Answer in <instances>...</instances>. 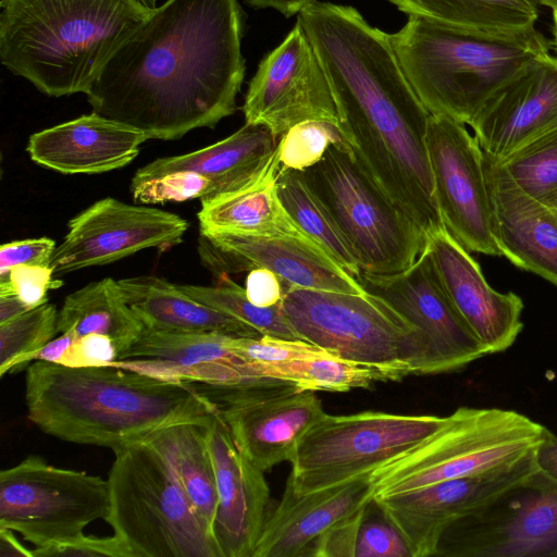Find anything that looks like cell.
Wrapping results in <instances>:
<instances>
[{
  "label": "cell",
  "mask_w": 557,
  "mask_h": 557,
  "mask_svg": "<svg viewBox=\"0 0 557 557\" xmlns=\"http://www.w3.org/2000/svg\"><path fill=\"white\" fill-rule=\"evenodd\" d=\"M534 1L550 8L553 11H557V0H534Z\"/></svg>",
  "instance_id": "cell-52"
},
{
  "label": "cell",
  "mask_w": 557,
  "mask_h": 557,
  "mask_svg": "<svg viewBox=\"0 0 557 557\" xmlns=\"http://www.w3.org/2000/svg\"><path fill=\"white\" fill-rule=\"evenodd\" d=\"M354 557H412L406 539L373 497L363 509Z\"/></svg>",
  "instance_id": "cell-38"
},
{
  "label": "cell",
  "mask_w": 557,
  "mask_h": 557,
  "mask_svg": "<svg viewBox=\"0 0 557 557\" xmlns=\"http://www.w3.org/2000/svg\"><path fill=\"white\" fill-rule=\"evenodd\" d=\"M535 457L539 469L557 481V435L548 429L536 448Z\"/></svg>",
  "instance_id": "cell-47"
},
{
  "label": "cell",
  "mask_w": 557,
  "mask_h": 557,
  "mask_svg": "<svg viewBox=\"0 0 557 557\" xmlns=\"http://www.w3.org/2000/svg\"><path fill=\"white\" fill-rule=\"evenodd\" d=\"M117 360V350L109 337L88 334L75 338L59 363L67 367H90L110 364Z\"/></svg>",
  "instance_id": "cell-45"
},
{
  "label": "cell",
  "mask_w": 557,
  "mask_h": 557,
  "mask_svg": "<svg viewBox=\"0 0 557 557\" xmlns=\"http://www.w3.org/2000/svg\"><path fill=\"white\" fill-rule=\"evenodd\" d=\"M546 430L515 410L459 407L417 447L371 472L373 497L509 465L536 450Z\"/></svg>",
  "instance_id": "cell-8"
},
{
  "label": "cell",
  "mask_w": 557,
  "mask_h": 557,
  "mask_svg": "<svg viewBox=\"0 0 557 557\" xmlns=\"http://www.w3.org/2000/svg\"><path fill=\"white\" fill-rule=\"evenodd\" d=\"M75 336L71 332L61 333V335L47 343L40 350L35 352L30 361L42 360L48 362L59 363L63 355L72 346L75 341Z\"/></svg>",
  "instance_id": "cell-48"
},
{
  "label": "cell",
  "mask_w": 557,
  "mask_h": 557,
  "mask_svg": "<svg viewBox=\"0 0 557 557\" xmlns=\"http://www.w3.org/2000/svg\"><path fill=\"white\" fill-rule=\"evenodd\" d=\"M58 317L55 306L46 302L0 324L1 377L25 369L32 356L54 337Z\"/></svg>",
  "instance_id": "cell-36"
},
{
  "label": "cell",
  "mask_w": 557,
  "mask_h": 557,
  "mask_svg": "<svg viewBox=\"0 0 557 557\" xmlns=\"http://www.w3.org/2000/svg\"><path fill=\"white\" fill-rule=\"evenodd\" d=\"M187 228V221L174 213L107 197L69 222L50 268L54 276L63 275L109 264L147 248H168L180 244Z\"/></svg>",
  "instance_id": "cell-17"
},
{
  "label": "cell",
  "mask_w": 557,
  "mask_h": 557,
  "mask_svg": "<svg viewBox=\"0 0 557 557\" xmlns=\"http://www.w3.org/2000/svg\"><path fill=\"white\" fill-rule=\"evenodd\" d=\"M408 15L495 30L533 27L539 17L534 0H387Z\"/></svg>",
  "instance_id": "cell-31"
},
{
  "label": "cell",
  "mask_w": 557,
  "mask_h": 557,
  "mask_svg": "<svg viewBox=\"0 0 557 557\" xmlns=\"http://www.w3.org/2000/svg\"><path fill=\"white\" fill-rule=\"evenodd\" d=\"M55 242L48 237L13 240L0 247V283L10 281L9 273L16 265L50 267Z\"/></svg>",
  "instance_id": "cell-43"
},
{
  "label": "cell",
  "mask_w": 557,
  "mask_h": 557,
  "mask_svg": "<svg viewBox=\"0 0 557 557\" xmlns=\"http://www.w3.org/2000/svg\"><path fill=\"white\" fill-rule=\"evenodd\" d=\"M370 474L302 495L286 484L282 499L265 518L252 557L309 556L321 535L373 497Z\"/></svg>",
  "instance_id": "cell-23"
},
{
  "label": "cell",
  "mask_w": 557,
  "mask_h": 557,
  "mask_svg": "<svg viewBox=\"0 0 557 557\" xmlns=\"http://www.w3.org/2000/svg\"><path fill=\"white\" fill-rule=\"evenodd\" d=\"M535 453L480 473L375 499L406 539L412 557L436 556L441 537L451 523L539 468Z\"/></svg>",
  "instance_id": "cell-19"
},
{
  "label": "cell",
  "mask_w": 557,
  "mask_h": 557,
  "mask_svg": "<svg viewBox=\"0 0 557 557\" xmlns=\"http://www.w3.org/2000/svg\"><path fill=\"white\" fill-rule=\"evenodd\" d=\"M278 139L261 124L245 123L228 137L185 154L159 158L137 170L132 183L177 171H191L210 182L201 202L236 191L258 177L276 150Z\"/></svg>",
  "instance_id": "cell-26"
},
{
  "label": "cell",
  "mask_w": 557,
  "mask_h": 557,
  "mask_svg": "<svg viewBox=\"0 0 557 557\" xmlns=\"http://www.w3.org/2000/svg\"><path fill=\"white\" fill-rule=\"evenodd\" d=\"M28 419L62 441L112 450L166 426L207 424L214 404L196 384L122 367H67L35 360L26 368Z\"/></svg>",
  "instance_id": "cell-3"
},
{
  "label": "cell",
  "mask_w": 557,
  "mask_h": 557,
  "mask_svg": "<svg viewBox=\"0 0 557 557\" xmlns=\"http://www.w3.org/2000/svg\"><path fill=\"white\" fill-rule=\"evenodd\" d=\"M0 7L1 63L50 97L86 95L153 11L138 0H1Z\"/></svg>",
  "instance_id": "cell-4"
},
{
  "label": "cell",
  "mask_w": 557,
  "mask_h": 557,
  "mask_svg": "<svg viewBox=\"0 0 557 557\" xmlns=\"http://www.w3.org/2000/svg\"><path fill=\"white\" fill-rule=\"evenodd\" d=\"M554 212H555V214H556V216H557V211H554Z\"/></svg>",
  "instance_id": "cell-55"
},
{
  "label": "cell",
  "mask_w": 557,
  "mask_h": 557,
  "mask_svg": "<svg viewBox=\"0 0 557 557\" xmlns=\"http://www.w3.org/2000/svg\"><path fill=\"white\" fill-rule=\"evenodd\" d=\"M242 110L245 123L267 126L276 139L305 121H326L339 126L327 77L297 22L286 38L260 61Z\"/></svg>",
  "instance_id": "cell-15"
},
{
  "label": "cell",
  "mask_w": 557,
  "mask_h": 557,
  "mask_svg": "<svg viewBox=\"0 0 557 557\" xmlns=\"http://www.w3.org/2000/svg\"><path fill=\"white\" fill-rule=\"evenodd\" d=\"M484 172L503 257L557 287V216L525 195L484 153Z\"/></svg>",
  "instance_id": "cell-24"
},
{
  "label": "cell",
  "mask_w": 557,
  "mask_h": 557,
  "mask_svg": "<svg viewBox=\"0 0 557 557\" xmlns=\"http://www.w3.org/2000/svg\"><path fill=\"white\" fill-rule=\"evenodd\" d=\"M33 557H133L126 545L115 535H81L70 542L47 548H33Z\"/></svg>",
  "instance_id": "cell-41"
},
{
  "label": "cell",
  "mask_w": 557,
  "mask_h": 557,
  "mask_svg": "<svg viewBox=\"0 0 557 557\" xmlns=\"http://www.w3.org/2000/svg\"><path fill=\"white\" fill-rule=\"evenodd\" d=\"M13 532L8 528L0 527V556L33 557L32 549L23 546Z\"/></svg>",
  "instance_id": "cell-50"
},
{
  "label": "cell",
  "mask_w": 557,
  "mask_h": 557,
  "mask_svg": "<svg viewBox=\"0 0 557 557\" xmlns=\"http://www.w3.org/2000/svg\"><path fill=\"white\" fill-rule=\"evenodd\" d=\"M278 150L247 186L201 202L197 216L201 232L307 236L288 215L277 191Z\"/></svg>",
  "instance_id": "cell-28"
},
{
  "label": "cell",
  "mask_w": 557,
  "mask_h": 557,
  "mask_svg": "<svg viewBox=\"0 0 557 557\" xmlns=\"http://www.w3.org/2000/svg\"><path fill=\"white\" fill-rule=\"evenodd\" d=\"M364 506L321 535L313 544L309 556L354 557L357 533Z\"/></svg>",
  "instance_id": "cell-44"
},
{
  "label": "cell",
  "mask_w": 557,
  "mask_h": 557,
  "mask_svg": "<svg viewBox=\"0 0 557 557\" xmlns=\"http://www.w3.org/2000/svg\"><path fill=\"white\" fill-rule=\"evenodd\" d=\"M206 438L218 494L212 536L222 557H252L270 500L264 472L237 448L216 410Z\"/></svg>",
  "instance_id": "cell-20"
},
{
  "label": "cell",
  "mask_w": 557,
  "mask_h": 557,
  "mask_svg": "<svg viewBox=\"0 0 557 557\" xmlns=\"http://www.w3.org/2000/svg\"><path fill=\"white\" fill-rule=\"evenodd\" d=\"M251 366L260 377L294 385L299 391L348 392L369 388L375 381H392L380 369L327 351L273 366Z\"/></svg>",
  "instance_id": "cell-33"
},
{
  "label": "cell",
  "mask_w": 557,
  "mask_h": 557,
  "mask_svg": "<svg viewBox=\"0 0 557 557\" xmlns=\"http://www.w3.org/2000/svg\"><path fill=\"white\" fill-rule=\"evenodd\" d=\"M177 285L194 299L245 322L263 336L300 339L287 320L281 304L272 307H259L252 304L245 288L237 285L228 274L219 276L216 286Z\"/></svg>",
  "instance_id": "cell-35"
},
{
  "label": "cell",
  "mask_w": 557,
  "mask_h": 557,
  "mask_svg": "<svg viewBox=\"0 0 557 557\" xmlns=\"http://www.w3.org/2000/svg\"><path fill=\"white\" fill-rule=\"evenodd\" d=\"M143 132L95 112L33 134L26 147L37 164L63 174H95L132 162Z\"/></svg>",
  "instance_id": "cell-25"
},
{
  "label": "cell",
  "mask_w": 557,
  "mask_h": 557,
  "mask_svg": "<svg viewBox=\"0 0 557 557\" xmlns=\"http://www.w3.org/2000/svg\"><path fill=\"white\" fill-rule=\"evenodd\" d=\"M143 5L150 10H154L157 8V0H138Z\"/></svg>",
  "instance_id": "cell-54"
},
{
  "label": "cell",
  "mask_w": 557,
  "mask_h": 557,
  "mask_svg": "<svg viewBox=\"0 0 557 557\" xmlns=\"http://www.w3.org/2000/svg\"><path fill=\"white\" fill-rule=\"evenodd\" d=\"M331 146L349 148L339 126L318 120L296 124L278 139L281 168L305 171L317 164Z\"/></svg>",
  "instance_id": "cell-37"
},
{
  "label": "cell",
  "mask_w": 557,
  "mask_h": 557,
  "mask_svg": "<svg viewBox=\"0 0 557 557\" xmlns=\"http://www.w3.org/2000/svg\"><path fill=\"white\" fill-rule=\"evenodd\" d=\"M277 191L296 225L348 273L357 277L358 260L333 216L307 184L301 171L280 169Z\"/></svg>",
  "instance_id": "cell-32"
},
{
  "label": "cell",
  "mask_w": 557,
  "mask_h": 557,
  "mask_svg": "<svg viewBox=\"0 0 557 557\" xmlns=\"http://www.w3.org/2000/svg\"><path fill=\"white\" fill-rule=\"evenodd\" d=\"M494 162L525 195L557 211V127Z\"/></svg>",
  "instance_id": "cell-34"
},
{
  "label": "cell",
  "mask_w": 557,
  "mask_h": 557,
  "mask_svg": "<svg viewBox=\"0 0 557 557\" xmlns=\"http://www.w3.org/2000/svg\"><path fill=\"white\" fill-rule=\"evenodd\" d=\"M330 83L339 128L357 161L429 238L446 228L426 146L430 112L388 34L352 7L314 2L297 14Z\"/></svg>",
  "instance_id": "cell-2"
},
{
  "label": "cell",
  "mask_w": 557,
  "mask_h": 557,
  "mask_svg": "<svg viewBox=\"0 0 557 557\" xmlns=\"http://www.w3.org/2000/svg\"><path fill=\"white\" fill-rule=\"evenodd\" d=\"M426 146L437 207L448 233L469 252L503 257L494 233L484 152L465 124L430 115Z\"/></svg>",
  "instance_id": "cell-14"
},
{
  "label": "cell",
  "mask_w": 557,
  "mask_h": 557,
  "mask_svg": "<svg viewBox=\"0 0 557 557\" xmlns=\"http://www.w3.org/2000/svg\"><path fill=\"white\" fill-rule=\"evenodd\" d=\"M238 0H166L108 58L87 91L92 112L149 139L214 127L245 77Z\"/></svg>",
  "instance_id": "cell-1"
},
{
  "label": "cell",
  "mask_w": 557,
  "mask_h": 557,
  "mask_svg": "<svg viewBox=\"0 0 557 557\" xmlns=\"http://www.w3.org/2000/svg\"><path fill=\"white\" fill-rule=\"evenodd\" d=\"M304 177L350 245L361 271L394 274L422 253L428 237L366 172L349 148L331 146Z\"/></svg>",
  "instance_id": "cell-9"
},
{
  "label": "cell",
  "mask_w": 557,
  "mask_h": 557,
  "mask_svg": "<svg viewBox=\"0 0 557 557\" xmlns=\"http://www.w3.org/2000/svg\"><path fill=\"white\" fill-rule=\"evenodd\" d=\"M133 198L141 203H163L203 199L210 190V182L191 171H177L147 181L131 183Z\"/></svg>",
  "instance_id": "cell-40"
},
{
  "label": "cell",
  "mask_w": 557,
  "mask_h": 557,
  "mask_svg": "<svg viewBox=\"0 0 557 557\" xmlns=\"http://www.w3.org/2000/svg\"><path fill=\"white\" fill-rule=\"evenodd\" d=\"M144 324L126 302L119 281L106 277L67 295L59 311L58 332L76 338L88 334L109 337L120 356L139 337Z\"/></svg>",
  "instance_id": "cell-29"
},
{
  "label": "cell",
  "mask_w": 557,
  "mask_h": 557,
  "mask_svg": "<svg viewBox=\"0 0 557 557\" xmlns=\"http://www.w3.org/2000/svg\"><path fill=\"white\" fill-rule=\"evenodd\" d=\"M106 521L133 557H222L163 455L147 441L116 448Z\"/></svg>",
  "instance_id": "cell-6"
},
{
  "label": "cell",
  "mask_w": 557,
  "mask_h": 557,
  "mask_svg": "<svg viewBox=\"0 0 557 557\" xmlns=\"http://www.w3.org/2000/svg\"><path fill=\"white\" fill-rule=\"evenodd\" d=\"M356 278L419 329L429 347V374L455 372L487 355L450 301L426 247L400 272L361 271Z\"/></svg>",
  "instance_id": "cell-16"
},
{
  "label": "cell",
  "mask_w": 557,
  "mask_h": 557,
  "mask_svg": "<svg viewBox=\"0 0 557 557\" xmlns=\"http://www.w3.org/2000/svg\"><path fill=\"white\" fill-rule=\"evenodd\" d=\"M470 126L483 152L500 161L557 127V58H535L481 109Z\"/></svg>",
  "instance_id": "cell-22"
},
{
  "label": "cell",
  "mask_w": 557,
  "mask_h": 557,
  "mask_svg": "<svg viewBox=\"0 0 557 557\" xmlns=\"http://www.w3.org/2000/svg\"><path fill=\"white\" fill-rule=\"evenodd\" d=\"M207 424H173L154 432L144 441L149 442L166 459L212 534L218 494L214 468L206 438Z\"/></svg>",
  "instance_id": "cell-30"
},
{
  "label": "cell",
  "mask_w": 557,
  "mask_h": 557,
  "mask_svg": "<svg viewBox=\"0 0 557 557\" xmlns=\"http://www.w3.org/2000/svg\"><path fill=\"white\" fill-rule=\"evenodd\" d=\"M126 302L144 327L173 333H218L240 337L261 334L245 322L185 294L177 284L140 275L119 281Z\"/></svg>",
  "instance_id": "cell-27"
},
{
  "label": "cell",
  "mask_w": 557,
  "mask_h": 557,
  "mask_svg": "<svg viewBox=\"0 0 557 557\" xmlns=\"http://www.w3.org/2000/svg\"><path fill=\"white\" fill-rule=\"evenodd\" d=\"M199 253L205 265L219 276L265 268L286 286L366 292L355 276L308 236L200 231Z\"/></svg>",
  "instance_id": "cell-18"
},
{
  "label": "cell",
  "mask_w": 557,
  "mask_h": 557,
  "mask_svg": "<svg viewBox=\"0 0 557 557\" xmlns=\"http://www.w3.org/2000/svg\"><path fill=\"white\" fill-rule=\"evenodd\" d=\"M557 557V481L539 468L443 533L436 556Z\"/></svg>",
  "instance_id": "cell-12"
},
{
  "label": "cell",
  "mask_w": 557,
  "mask_h": 557,
  "mask_svg": "<svg viewBox=\"0 0 557 557\" xmlns=\"http://www.w3.org/2000/svg\"><path fill=\"white\" fill-rule=\"evenodd\" d=\"M388 37L430 114L465 125L535 58L548 52L546 39L534 26L481 29L408 15L406 24Z\"/></svg>",
  "instance_id": "cell-5"
},
{
  "label": "cell",
  "mask_w": 557,
  "mask_h": 557,
  "mask_svg": "<svg viewBox=\"0 0 557 557\" xmlns=\"http://www.w3.org/2000/svg\"><path fill=\"white\" fill-rule=\"evenodd\" d=\"M447 417L325 413L301 438L286 484L298 495L348 482L408 453Z\"/></svg>",
  "instance_id": "cell-10"
},
{
  "label": "cell",
  "mask_w": 557,
  "mask_h": 557,
  "mask_svg": "<svg viewBox=\"0 0 557 557\" xmlns=\"http://www.w3.org/2000/svg\"><path fill=\"white\" fill-rule=\"evenodd\" d=\"M255 9H274L285 17L298 14L318 0H244Z\"/></svg>",
  "instance_id": "cell-49"
},
{
  "label": "cell",
  "mask_w": 557,
  "mask_h": 557,
  "mask_svg": "<svg viewBox=\"0 0 557 557\" xmlns=\"http://www.w3.org/2000/svg\"><path fill=\"white\" fill-rule=\"evenodd\" d=\"M230 347L244 362L255 366H273L325 351L302 339H283L263 335L231 336Z\"/></svg>",
  "instance_id": "cell-39"
},
{
  "label": "cell",
  "mask_w": 557,
  "mask_h": 557,
  "mask_svg": "<svg viewBox=\"0 0 557 557\" xmlns=\"http://www.w3.org/2000/svg\"><path fill=\"white\" fill-rule=\"evenodd\" d=\"M30 310L15 293L0 295V324Z\"/></svg>",
  "instance_id": "cell-51"
},
{
  "label": "cell",
  "mask_w": 557,
  "mask_h": 557,
  "mask_svg": "<svg viewBox=\"0 0 557 557\" xmlns=\"http://www.w3.org/2000/svg\"><path fill=\"white\" fill-rule=\"evenodd\" d=\"M110 512L108 480L28 456L0 472V527L41 549L70 542Z\"/></svg>",
  "instance_id": "cell-11"
},
{
  "label": "cell",
  "mask_w": 557,
  "mask_h": 557,
  "mask_svg": "<svg viewBox=\"0 0 557 557\" xmlns=\"http://www.w3.org/2000/svg\"><path fill=\"white\" fill-rule=\"evenodd\" d=\"M9 280L14 293L29 309L46 304L48 290L62 285L54 278L52 269L42 265H16L11 269Z\"/></svg>",
  "instance_id": "cell-42"
},
{
  "label": "cell",
  "mask_w": 557,
  "mask_h": 557,
  "mask_svg": "<svg viewBox=\"0 0 557 557\" xmlns=\"http://www.w3.org/2000/svg\"><path fill=\"white\" fill-rule=\"evenodd\" d=\"M426 248L450 301L486 354L507 350L523 329L522 299L493 289L479 263L446 228L432 234Z\"/></svg>",
  "instance_id": "cell-21"
},
{
  "label": "cell",
  "mask_w": 557,
  "mask_h": 557,
  "mask_svg": "<svg viewBox=\"0 0 557 557\" xmlns=\"http://www.w3.org/2000/svg\"><path fill=\"white\" fill-rule=\"evenodd\" d=\"M553 21H554V27H553L554 44H555L556 52H557V11H553Z\"/></svg>",
  "instance_id": "cell-53"
},
{
  "label": "cell",
  "mask_w": 557,
  "mask_h": 557,
  "mask_svg": "<svg viewBox=\"0 0 557 557\" xmlns=\"http://www.w3.org/2000/svg\"><path fill=\"white\" fill-rule=\"evenodd\" d=\"M194 384L214 404L237 448L263 472L292 462L301 438L325 414L314 392L294 385Z\"/></svg>",
  "instance_id": "cell-13"
},
{
  "label": "cell",
  "mask_w": 557,
  "mask_h": 557,
  "mask_svg": "<svg viewBox=\"0 0 557 557\" xmlns=\"http://www.w3.org/2000/svg\"><path fill=\"white\" fill-rule=\"evenodd\" d=\"M281 305L299 338L329 354L380 369L392 381L429 374V347L422 333L372 293L284 285Z\"/></svg>",
  "instance_id": "cell-7"
},
{
  "label": "cell",
  "mask_w": 557,
  "mask_h": 557,
  "mask_svg": "<svg viewBox=\"0 0 557 557\" xmlns=\"http://www.w3.org/2000/svg\"><path fill=\"white\" fill-rule=\"evenodd\" d=\"M245 282V292L248 299L259 307L278 305L284 297L283 282L269 269H251L248 271Z\"/></svg>",
  "instance_id": "cell-46"
}]
</instances>
